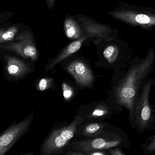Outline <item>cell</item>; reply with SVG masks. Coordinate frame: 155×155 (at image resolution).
I'll list each match as a JSON object with an SVG mask.
<instances>
[{
	"label": "cell",
	"mask_w": 155,
	"mask_h": 155,
	"mask_svg": "<svg viewBox=\"0 0 155 155\" xmlns=\"http://www.w3.org/2000/svg\"><path fill=\"white\" fill-rule=\"evenodd\" d=\"M155 53L153 47L148 50L143 59H137L133 62L126 76L117 88L118 103L129 112V121L134 128V107L140 91L148 75L153 71Z\"/></svg>",
	"instance_id": "1"
},
{
	"label": "cell",
	"mask_w": 155,
	"mask_h": 155,
	"mask_svg": "<svg viewBox=\"0 0 155 155\" xmlns=\"http://www.w3.org/2000/svg\"><path fill=\"white\" fill-rule=\"evenodd\" d=\"M70 145L73 151L83 153L107 150L116 147L130 148V141L125 132L114 127L99 136L74 141Z\"/></svg>",
	"instance_id": "2"
},
{
	"label": "cell",
	"mask_w": 155,
	"mask_h": 155,
	"mask_svg": "<svg viewBox=\"0 0 155 155\" xmlns=\"http://www.w3.org/2000/svg\"><path fill=\"white\" fill-rule=\"evenodd\" d=\"M84 119V116L78 115L74 117L73 121L68 126L52 131L42 143L40 155L61 154L78 135Z\"/></svg>",
	"instance_id": "3"
},
{
	"label": "cell",
	"mask_w": 155,
	"mask_h": 155,
	"mask_svg": "<svg viewBox=\"0 0 155 155\" xmlns=\"http://www.w3.org/2000/svg\"><path fill=\"white\" fill-rule=\"evenodd\" d=\"M153 83V78L146 80L135 104L134 128L140 134L153 129L155 124V107L149 102Z\"/></svg>",
	"instance_id": "4"
},
{
	"label": "cell",
	"mask_w": 155,
	"mask_h": 155,
	"mask_svg": "<svg viewBox=\"0 0 155 155\" xmlns=\"http://www.w3.org/2000/svg\"><path fill=\"white\" fill-rule=\"evenodd\" d=\"M108 13L115 19L132 26L144 29L155 26V10L148 7L123 4Z\"/></svg>",
	"instance_id": "5"
},
{
	"label": "cell",
	"mask_w": 155,
	"mask_h": 155,
	"mask_svg": "<svg viewBox=\"0 0 155 155\" xmlns=\"http://www.w3.org/2000/svg\"><path fill=\"white\" fill-rule=\"evenodd\" d=\"M0 46L3 51L14 53L24 60L34 61L38 58L32 31L28 25H25L24 29L12 41L5 44L0 45Z\"/></svg>",
	"instance_id": "6"
},
{
	"label": "cell",
	"mask_w": 155,
	"mask_h": 155,
	"mask_svg": "<svg viewBox=\"0 0 155 155\" xmlns=\"http://www.w3.org/2000/svg\"><path fill=\"white\" fill-rule=\"evenodd\" d=\"M33 118L31 113L20 122L13 121L0 134V155L6 154L19 139L29 132Z\"/></svg>",
	"instance_id": "7"
},
{
	"label": "cell",
	"mask_w": 155,
	"mask_h": 155,
	"mask_svg": "<svg viewBox=\"0 0 155 155\" xmlns=\"http://www.w3.org/2000/svg\"><path fill=\"white\" fill-rule=\"evenodd\" d=\"M3 76L8 82L22 80L31 72L30 65L20 57L11 54L3 55Z\"/></svg>",
	"instance_id": "8"
},
{
	"label": "cell",
	"mask_w": 155,
	"mask_h": 155,
	"mask_svg": "<svg viewBox=\"0 0 155 155\" xmlns=\"http://www.w3.org/2000/svg\"><path fill=\"white\" fill-rule=\"evenodd\" d=\"M82 26L84 35L98 40H111L110 34L113 32L111 26L102 24L93 18L83 15L76 14L74 16Z\"/></svg>",
	"instance_id": "9"
},
{
	"label": "cell",
	"mask_w": 155,
	"mask_h": 155,
	"mask_svg": "<svg viewBox=\"0 0 155 155\" xmlns=\"http://www.w3.org/2000/svg\"><path fill=\"white\" fill-rule=\"evenodd\" d=\"M66 70L80 86L88 87L92 84L94 80L93 73L83 62L78 61L72 62L67 65Z\"/></svg>",
	"instance_id": "10"
},
{
	"label": "cell",
	"mask_w": 155,
	"mask_h": 155,
	"mask_svg": "<svg viewBox=\"0 0 155 155\" xmlns=\"http://www.w3.org/2000/svg\"><path fill=\"white\" fill-rule=\"evenodd\" d=\"M113 127L105 122H91L85 124H82L78 135L85 138H93L103 134Z\"/></svg>",
	"instance_id": "11"
},
{
	"label": "cell",
	"mask_w": 155,
	"mask_h": 155,
	"mask_svg": "<svg viewBox=\"0 0 155 155\" xmlns=\"http://www.w3.org/2000/svg\"><path fill=\"white\" fill-rule=\"evenodd\" d=\"M88 38L87 36L85 35L68 45L59 55L54 58L51 62L46 65L45 72L53 69L59 63L75 53L81 48L83 42Z\"/></svg>",
	"instance_id": "12"
},
{
	"label": "cell",
	"mask_w": 155,
	"mask_h": 155,
	"mask_svg": "<svg viewBox=\"0 0 155 155\" xmlns=\"http://www.w3.org/2000/svg\"><path fill=\"white\" fill-rule=\"evenodd\" d=\"M64 27L66 36L71 40H78L84 35L82 26L74 16L68 15L64 22Z\"/></svg>",
	"instance_id": "13"
},
{
	"label": "cell",
	"mask_w": 155,
	"mask_h": 155,
	"mask_svg": "<svg viewBox=\"0 0 155 155\" xmlns=\"http://www.w3.org/2000/svg\"><path fill=\"white\" fill-rule=\"evenodd\" d=\"M25 25L21 22L11 23L2 34L0 39V45L5 44L12 41L15 36L24 29Z\"/></svg>",
	"instance_id": "14"
},
{
	"label": "cell",
	"mask_w": 155,
	"mask_h": 155,
	"mask_svg": "<svg viewBox=\"0 0 155 155\" xmlns=\"http://www.w3.org/2000/svg\"><path fill=\"white\" fill-rule=\"evenodd\" d=\"M110 114L108 108L104 105H99L90 114L84 116L85 118L88 119L106 118Z\"/></svg>",
	"instance_id": "15"
},
{
	"label": "cell",
	"mask_w": 155,
	"mask_h": 155,
	"mask_svg": "<svg viewBox=\"0 0 155 155\" xmlns=\"http://www.w3.org/2000/svg\"><path fill=\"white\" fill-rule=\"evenodd\" d=\"M119 54V49L116 45H110L104 50L103 54L109 63L115 61Z\"/></svg>",
	"instance_id": "16"
},
{
	"label": "cell",
	"mask_w": 155,
	"mask_h": 155,
	"mask_svg": "<svg viewBox=\"0 0 155 155\" xmlns=\"http://www.w3.org/2000/svg\"><path fill=\"white\" fill-rule=\"evenodd\" d=\"M141 150L145 154H149L155 152V134L148 137L141 146Z\"/></svg>",
	"instance_id": "17"
},
{
	"label": "cell",
	"mask_w": 155,
	"mask_h": 155,
	"mask_svg": "<svg viewBox=\"0 0 155 155\" xmlns=\"http://www.w3.org/2000/svg\"><path fill=\"white\" fill-rule=\"evenodd\" d=\"M53 78H41L37 84V90L40 91H44L48 89L51 85Z\"/></svg>",
	"instance_id": "18"
},
{
	"label": "cell",
	"mask_w": 155,
	"mask_h": 155,
	"mask_svg": "<svg viewBox=\"0 0 155 155\" xmlns=\"http://www.w3.org/2000/svg\"><path fill=\"white\" fill-rule=\"evenodd\" d=\"M63 94L64 97L66 100H69L73 96V89L69 84L64 83L62 84Z\"/></svg>",
	"instance_id": "19"
},
{
	"label": "cell",
	"mask_w": 155,
	"mask_h": 155,
	"mask_svg": "<svg viewBox=\"0 0 155 155\" xmlns=\"http://www.w3.org/2000/svg\"><path fill=\"white\" fill-rule=\"evenodd\" d=\"M14 13L8 11H4L0 12V25L3 24L12 19L14 15Z\"/></svg>",
	"instance_id": "20"
},
{
	"label": "cell",
	"mask_w": 155,
	"mask_h": 155,
	"mask_svg": "<svg viewBox=\"0 0 155 155\" xmlns=\"http://www.w3.org/2000/svg\"><path fill=\"white\" fill-rule=\"evenodd\" d=\"M121 148L118 147H114L107 149V151L109 155H125Z\"/></svg>",
	"instance_id": "21"
},
{
	"label": "cell",
	"mask_w": 155,
	"mask_h": 155,
	"mask_svg": "<svg viewBox=\"0 0 155 155\" xmlns=\"http://www.w3.org/2000/svg\"><path fill=\"white\" fill-rule=\"evenodd\" d=\"M107 150H102V151H96L94 152L85 153H84L86 155H107Z\"/></svg>",
	"instance_id": "22"
},
{
	"label": "cell",
	"mask_w": 155,
	"mask_h": 155,
	"mask_svg": "<svg viewBox=\"0 0 155 155\" xmlns=\"http://www.w3.org/2000/svg\"><path fill=\"white\" fill-rule=\"evenodd\" d=\"M56 0H45L46 5L50 11H51L54 7Z\"/></svg>",
	"instance_id": "23"
},
{
	"label": "cell",
	"mask_w": 155,
	"mask_h": 155,
	"mask_svg": "<svg viewBox=\"0 0 155 155\" xmlns=\"http://www.w3.org/2000/svg\"><path fill=\"white\" fill-rule=\"evenodd\" d=\"M11 23L10 21H6L5 23L3 24L0 25V39H1V36H2V34L3 32L5 30L7 26Z\"/></svg>",
	"instance_id": "24"
},
{
	"label": "cell",
	"mask_w": 155,
	"mask_h": 155,
	"mask_svg": "<svg viewBox=\"0 0 155 155\" xmlns=\"http://www.w3.org/2000/svg\"><path fill=\"white\" fill-rule=\"evenodd\" d=\"M66 155H86L84 153L81 152H77V151H72L68 152Z\"/></svg>",
	"instance_id": "25"
},
{
	"label": "cell",
	"mask_w": 155,
	"mask_h": 155,
	"mask_svg": "<svg viewBox=\"0 0 155 155\" xmlns=\"http://www.w3.org/2000/svg\"><path fill=\"white\" fill-rule=\"evenodd\" d=\"M20 155H34V153L33 152L30 153H23L21 154Z\"/></svg>",
	"instance_id": "26"
},
{
	"label": "cell",
	"mask_w": 155,
	"mask_h": 155,
	"mask_svg": "<svg viewBox=\"0 0 155 155\" xmlns=\"http://www.w3.org/2000/svg\"><path fill=\"white\" fill-rule=\"evenodd\" d=\"M153 86L155 90V76L153 78Z\"/></svg>",
	"instance_id": "27"
},
{
	"label": "cell",
	"mask_w": 155,
	"mask_h": 155,
	"mask_svg": "<svg viewBox=\"0 0 155 155\" xmlns=\"http://www.w3.org/2000/svg\"><path fill=\"white\" fill-rule=\"evenodd\" d=\"M4 51H3L2 49L1 48V46H0V54L3 52Z\"/></svg>",
	"instance_id": "28"
}]
</instances>
